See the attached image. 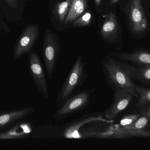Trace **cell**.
<instances>
[{
  "instance_id": "6da1fadb",
  "label": "cell",
  "mask_w": 150,
  "mask_h": 150,
  "mask_svg": "<svg viewBox=\"0 0 150 150\" xmlns=\"http://www.w3.org/2000/svg\"><path fill=\"white\" fill-rule=\"evenodd\" d=\"M102 69L108 85L114 92L126 90L138 97L137 85L133 82L137 68L122 63L117 58L107 56L102 63Z\"/></svg>"
},
{
  "instance_id": "7a4b0ae2",
  "label": "cell",
  "mask_w": 150,
  "mask_h": 150,
  "mask_svg": "<svg viewBox=\"0 0 150 150\" xmlns=\"http://www.w3.org/2000/svg\"><path fill=\"white\" fill-rule=\"evenodd\" d=\"M87 75L82 56L79 55L57 95L56 103L58 107L75 94L84 82Z\"/></svg>"
},
{
  "instance_id": "3957f363",
  "label": "cell",
  "mask_w": 150,
  "mask_h": 150,
  "mask_svg": "<svg viewBox=\"0 0 150 150\" xmlns=\"http://www.w3.org/2000/svg\"><path fill=\"white\" fill-rule=\"evenodd\" d=\"M92 91L85 90L71 96L59 107L53 115V119L57 121L62 120L86 108L89 105Z\"/></svg>"
},
{
  "instance_id": "277c9868",
  "label": "cell",
  "mask_w": 150,
  "mask_h": 150,
  "mask_svg": "<svg viewBox=\"0 0 150 150\" xmlns=\"http://www.w3.org/2000/svg\"><path fill=\"white\" fill-rule=\"evenodd\" d=\"M129 26L133 32L141 34L148 27V21L141 0H130L128 7Z\"/></svg>"
},
{
  "instance_id": "5b68a950",
  "label": "cell",
  "mask_w": 150,
  "mask_h": 150,
  "mask_svg": "<svg viewBox=\"0 0 150 150\" xmlns=\"http://www.w3.org/2000/svg\"><path fill=\"white\" fill-rule=\"evenodd\" d=\"M39 33V30L37 25H29L24 29L18 39L14 48L13 54L14 60H19L24 54L30 51Z\"/></svg>"
},
{
  "instance_id": "8992f818",
  "label": "cell",
  "mask_w": 150,
  "mask_h": 150,
  "mask_svg": "<svg viewBox=\"0 0 150 150\" xmlns=\"http://www.w3.org/2000/svg\"><path fill=\"white\" fill-rule=\"evenodd\" d=\"M31 74L37 88L45 98L48 99L49 91L44 69L37 53L32 51L29 55Z\"/></svg>"
},
{
  "instance_id": "52a82bcc",
  "label": "cell",
  "mask_w": 150,
  "mask_h": 150,
  "mask_svg": "<svg viewBox=\"0 0 150 150\" xmlns=\"http://www.w3.org/2000/svg\"><path fill=\"white\" fill-rule=\"evenodd\" d=\"M113 120H108L103 117L99 113L85 114L80 118L70 122L65 128V137L69 139L80 138L79 131L82 127L91 122L111 123Z\"/></svg>"
},
{
  "instance_id": "ba28073f",
  "label": "cell",
  "mask_w": 150,
  "mask_h": 150,
  "mask_svg": "<svg viewBox=\"0 0 150 150\" xmlns=\"http://www.w3.org/2000/svg\"><path fill=\"white\" fill-rule=\"evenodd\" d=\"M134 97L132 93L126 90L115 91L113 101L105 111L104 117L111 120L116 119L130 105Z\"/></svg>"
},
{
  "instance_id": "9c48e42d",
  "label": "cell",
  "mask_w": 150,
  "mask_h": 150,
  "mask_svg": "<svg viewBox=\"0 0 150 150\" xmlns=\"http://www.w3.org/2000/svg\"><path fill=\"white\" fill-rule=\"evenodd\" d=\"M43 53L48 78L51 79L55 69L59 50L57 42L50 32L46 34Z\"/></svg>"
},
{
  "instance_id": "30bf717a",
  "label": "cell",
  "mask_w": 150,
  "mask_h": 150,
  "mask_svg": "<svg viewBox=\"0 0 150 150\" xmlns=\"http://www.w3.org/2000/svg\"><path fill=\"white\" fill-rule=\"evenodd\" d=\"M0 11L8 21H18L22 13L21 0H0Z\"/></svg>"
},
{
  "instance_id": "8fae6325",
  "label": "cell",
  "mask_w": 150,
  "mask_h": 150,
  "mask_svg": "<svg viewBox=\"0 0 150 150\" xmlns=\"http://www.w3.org/2000/svg\"><path fill=\"white\" fill-rule=\"evenodd\" d=\"M112 55L117 59L127 61L139 66H150V53L145 51H137L132 53L115 52Z\"/></svg>"
},
{
  "instance_id": "7c38bea8",
  "label": "cell",
  "mask_w": 150,
  "mask_h": 150,
  "mask_svg": "<svg viewBox=\"0 0 150 150\" xmlns=\"http://www.w3.org/2000/svg\"><path fill=\"white\" fill-rule=\"evenodd\" d=\"M33 107H25L5 113L0 115V129L18 120L29 116L35 112Z\"/></svg>"
},
{
  "instance_id": "4fadbf2b",
  "label": "cell",
  "mask_w": 150,
  "mask_h": 150,
  "mask_svg": "<svg viewBox=\"0 0 150 150\" xmlns=\"http://www.w3.org/2000/svg\"><path fill=\"white\" fill-rule=\"evenodd\" d=\"M30 132V127L28 123H19L6 132L0 133V140H8L24 138Z\"/></svg>"
},
{
  "instance_id": "5bb4252c",
  "label": "cell",
  "mask_w": 150,
  "mask_h": 150,
  "mask_svg": "<svg viewBox=\"0 0 150 150\" xmlns=\"http://www.w3.org/2000/svg\"><path fill=\"white\" fill-rule=\"evenodd\" d=\"M119 31L118 22L115 14L111 13L107 16L102 25L101 33L104 38L109 39L116 36Z\"/></svg>"
},
{
  "instance_id": "9a60e30c",
  "label": "cell",
  "mask_w": 150,
  "mask_h": 150,
  "mask_svg": "<svg viewBox=\"0 0 150 150\" xmlns=\"http://www.w3.org/2000/svg\"><path fill=\"white\" fill-rule=\"evenodd\" d=\"M86 0H72L65 20L66 24L73 23L81 16L86 10Z\"/></svg>"
},
{
  "instance_id": "2e32d148",
  "label": "cell",
  "mask_w": 150,
  "mask_h": 150,
  "mask_svg": "<svg viewBox=\"0 0 150 150\" xmlns=\"http://www.w3.org/2000/svg\"><path fill=\"white\" fill-rule=\"evenodd\" d=\"M138 100L136 106L138 108L150 105V89L137 86Z\"/></svg>"
},
{
  "instance_id": "e0dca14e",
  "label": "cell",
  "mask_w": 150,
  "mask_h": 150,
  "mask_svg": "<svg viewBox=\"0 0 150 150\" xmlns=\"http://www.w3.org/2000/svg\"><path fill=\"white\" fill-rule=\"evenodd\" d=\"M134 79L150 84V66H140V68H137Z\"/></svg>"
},
{
  "instance_id": "ac0fdd59",
  "label": "cell",
  "mask_w": 150,
  "mask_h": 150,
  "mask_svg": "<svg viewBox=\"0 0 150 150\" xmlns=\"http://www.w3.org/2000/svg\"><path fill=\"white\" fill-rule=\"evenodd\" d=\"M150 126V119L145 115H142L132 125L127 127L137 130H144Z\"/></svg>"
},
{
  "instance_id": "d6986e66",
  "label": "cell",
  "mask_w": 150,
  "mask_h": 150,
  "mask_svg": "<svg viewBox=\"0 0 150 150\" xmlns=\"http://www.w3.org/2000/svg\"><path fill=\"white\" fill-rule=\"evenodd\" d=\"M72 1V0H65L57 6V14L60 22L65 21Z\"/></svg>"
},
{
  "instance_id": "ffe728a7",
  "label": "cell",
  "mask_w": 150,
  "mask_h": 150,
  "mask_svg": "<svg viewBox=\"0 0 150 150\" xmlns=\"http://www.w3.org/2000/svg\"><path fill=\"white\" fill-rule=\"evenodd\" d=\"M141 115L142 114L140 113L125 115L123 116L120 121L119 126L126 127L130 126L134 123Z\"/></svg>"
},
{
  "instance_id": "44dd1931",
  "label": "cell",
  "mask_w": 150,
  "mask_h": 150,
  "mask_svg": "<svg viewBox=\"0 0 150 150\" xmlns=\"http://www.w3.org/2000/svg\"><path fill=\"white\" fill-rule=\"evenodd\" d=\"M91 14L90 11L85 13L81 17L76 19L74 22V26H83L90 24L91 21Z\"/></svg>"
},
{
  "instance_id": "7402d4cb",
  "label": "cell",
  "mask_w": 150,
  "mask_h": 150,
  "mask_svg": "<svg viewBox=\"0 0 150 150\" xmlns=\"http://www.w3.org/2000/svg\"><path fill=\"white\" fill-rule=\"evenodd\" d=\"M141 113L143 115H145L150 119V105L143 107L140 108Z\"/></svg>"
},
{
  "instance_id": "603a6c76",
  "label": "cell",
  "mask_w": 150,
  "mask_h": 150,
  "mask_svg": "<svg viewBox=\"0 0 150 150\" xmlns=\"http://www.w3.org/2000/svg\"><path fill=\"white\" fill-rule=\"evenodd\" d=\"M120 1V0H111V2H110V4H115V3L118 2H119Z\"/></svg>"
},
{
  "instance_id": "cb8c5ba5",
  "label": "cell",
  "mask_w": 150,
  "mask_h": 150,
  "mask_svg": "<svg viewBox=\"0 0 150 150\" xmlns=\"http://www.w3.org/2000/svg\"><path fill=\"white\" fill-rule=\"evenodd\" d=\"M95 3L97 6H99L100 4V2H101V0H95Z\"/></svg>"
},
{
  "instance_id": "d4e9b609",
  "label": "cell",
  "mask_w": 150,
  "mask_h": 150,
  "mask_svg": "<svg viewBox=\"0 0 150 150\" xmlns=\"http://www.w3.org/2000/svg\"><path fill=\"white\" fill-rule=\"evenodd\" d=\"M2 26L1 23H0V33L1 31Z\"/></svg>"
}]
</instances>
